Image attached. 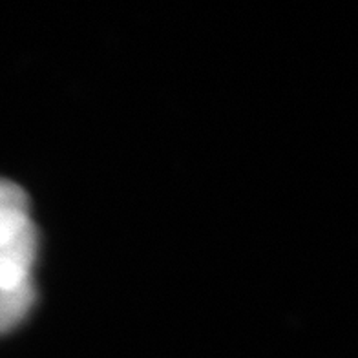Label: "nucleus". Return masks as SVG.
Masks as SVG:
<instances>
[{
    "mask_svg": "<svg viewBox=\"0 0 358 358\" xmlns=\"http://www.w3.org/2000/svg\"><path fill=\"white\" fill-rule=\"evenodd\" d=\"M37 255V231L31 225L0 245V289H19L31 282Z\"/></svg>",
    "mask_w": 358,
    "mask_h": 358,
    "instance_id": "f257e3e1",
    "label": "nucleus"
},
{
    "mask_svg": "<svg viewBox=\"0 0 358 358\" xmlns=\"http://www.w3.org/2000/svg\"><path fill=\"white\" fill-rule=\"evenodd\" d=\"M31 225L29 199L19 185L0 179V245Z\"/></svg>",
    "mask_w": 358,
    "mask_h": 358,
    "instance_id": "f03ea898",
    "label": "nucleus"
},
{
    "mask_svg": "<svg viewBox=\"0 0 358 358\" xmlns=\"http://www.w3.org/2000/svg\"><path fill=\"white\" fill-rule=\"evenodd\" d=\"M35 302L34 283L19 289H0V335L20 324Z\"/></svg>",
    "mask_w": 358,
    "mask_h": 358,
    "instance_id": "7ed1b4c3",
    "label": "nucleus"
}]
</instances>
